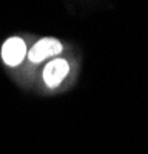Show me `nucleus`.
I'll return each mask as SVG.
<instances>
[{"label":"nucleus","instance_id":"f257e3e1","mask_svg":"<svg viewBox=\"0 0 148 154\" xmlns=\"http://www.w3.org/2000/svg\"><path fill=\"white\" fill-rule=\"evenodd\" d=\"M62 53V43L56 38H42V40L35 42L34 46L28 51V59L32 62V63H40L43 62L45 59L48 57H53L56 54H60Z\"/></svg>","mask_w":148,"mask_h":154},{"label":"nucleus","instance_id":"f03ea898","mask_svg":"<svg viewBox=\"0 0 148 154\" xmlns=\"http://www.w3.org/2000/svg\"><path fill=\"white\" fill-rule=\"evenodd\" d=\"M26 56V43L19 37H11L2 46V60L8 66H17Z\"/></svg>","mask_w":148,"mask_h":154},{"label":"nucleus","instance_id":"7ed1b4c3","mask_svg":"<svg viewBox=\"0 0 148 154\" xmlns=\"http://www.w3.org/2000/svg\"><path fill=\"white\" fill-rule=\"evenodd\" d=\"M69 71L68 62L63 59H54L43 68V80L49 88L59 86Z\"/></svg>","mask_w":148,"mask_h":154}]
</instances>
